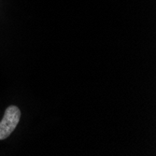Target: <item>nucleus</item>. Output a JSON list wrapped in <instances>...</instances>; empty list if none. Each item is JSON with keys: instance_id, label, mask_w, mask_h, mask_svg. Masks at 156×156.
Listing matches in <instances>:
<instances>
[{"instance_id": "nucleus-1", "label": "nucleus", "mask_w": 156, "mask_h": 156, "mask_svg": "<svg viewBox=\"0 0 156 156\" xmlns=\"http://www.w3.org/2000/svg\"><path fill=\"white\" fill-rule=\"evenodd\" d=\"M21 119V110L16 106H9L6 108L4 117L0 122V140L8 138L16 129Z\"/></svg>"}]
</instances>
